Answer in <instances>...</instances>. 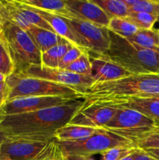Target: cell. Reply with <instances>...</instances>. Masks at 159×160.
Instances as JSON below:
<instances>
[{
    "label": "cell",
    "mask_w": 159,
    "mask_h": 160,
    "mask_svg": "<svg viewBox=\"0 0 159 160\" xmlns=\"http://www.w3.org/2000/svg\"><path fill=\"white\" fill-rule=\"evenodd\" d=\"M156 50H157V51L159 52V47H157V49H156Z\"/></svg>",
    "instance_id": "obj_44"
},
{
    "label": "cell",
    "mask_w": 159,
    "mask_h": 160,
    "mask_svg": "<svg viewBox=\"0 0 159 160\" xmlns=\"http://www.w3.org/2000/svg\"><path fill=\"white\" fill-rule=\"evenodd\" d=\"M67 160H95L92 156H82V155H72L65 156Z\"/></svg>",
    "instance_id": "obj_34"
},
{
    "label": "cell",
    "mask_w": 159,
    "mask_h": 160,
    "mask_svg": "<svg viewBox=\"0 0 159 160\" xmlns=\"http://www.w3.org/2000/svg\"><path fill=\"white\" fill-rule=\"evenodd\" d=\"M104 129L133 142L143 134L157 129L154 123L134 109L120 107Z\"/></svg>",
    "instance_id": "obj_6"
},
{
    "label": "cell",
    "mask_w": 159,
    "mask_h": 160,
    "mask_svg": "<svg viewBox=\"0 0 159 160\" xmlns=\"http://www.w3.org/2000/svg\"><path fill=\"white\" fill-rule=\"evenodd\" d=\"M110 19L125 18L129 15V9L124 0H93Z\"/></svg>",
    "instance_id": "obj_21"
},
{
    "label": "cell",
    "mask_w": 159,
    "mask_h": 160,
    "mask_svg": "<svg viewBox=\"0 0 159 160\" xmlns=\"http://www.w3.org/2000/svg\"><path fill=\"white\" fill-rule=\"evenodd\" d=\"M125 18L133 23L139 30H152L158 18L153 14L143 12H129Z\"/></svg>",
    "instance_id": "obj_24"
},
{
    "label": "cell",
    "mask_w": 159,
    "mask_h": 160,
    "mask_svg": "<svg viewBox=\"0 0 159 160\" xmlns=\"http://www.w3.org/2000/svg\"><path fill=\"white\" fill-rule=\"evenodd\" d=\"M135 160H156L154 158L150 156L147 153L145 152L143 150L140 149L139 150L138 153H137V156L136 157Z\"/></svg>",
    "instance_id": "obj_35"
},
{
    "label": "cell",
    "mask_w": 159,
    "mask_h": 160,
    "mask_svg": "<svg viewBox=\"0 0 159 160\" xmlns=\"http://www.w3.org/2000/svg\"><path fill=\"white\" fill-rule=\"evenodd\" d=\"M0 146H1V145H0ZM0 160H8V159L7 158L4 157V156L1 154V152H0Z\"/></svg>",
    "instance_id": "obj_42"
},
{
    "label": "cell",
    "mask_w": 159,
    "mask_h": 160,
    "mask_svg": "<svg viewBox=\"0 0 159 160\" xmlns=\"http://www.w3.org/2000/svg\"><path fill=\"white\" fill-rule=\"evenodd\" d=\"M159 95V75L130 74L125 78L90 86L83 95L82 107L102 100Z\"/></svg>",
    "instance_id": "obj_2"
},
{
    "label": "cell",
    "mask_w": 159,
    "mask_h": 160,
    "mask_svg": "<svg viewBox=\"0 0 159 160\" xmlns=\"http://www.w3.org/2000/svg\"><path fill=\"white\" fill-rule=\"evenodd\" d=\"M154 34H155V41L157 47H159V29H154Z\"/></svg>",
    "instance_id": "obj_39"
},
{
    "label": "cell",
    "mask_w": 159,
    "mask_h": 160,
    "mask_svg": "<svg viewBox=\"0 0 159 160\" xmlns=\"http://www.w3.org/2000/svg\"><path fill=\"white\" fill-rule=\"evenodd\" d=\"M6 77L4 76L3 74H2V73H0V84L4 82V81H6Z\"/></svg>",
    "instance_id": "obj_40"
},
{
    "label": "cell",
    "mask_w": 159,
    "mask_h": 160,
    "mask_svg": "<svg viewBox=\"0 0 159 160\" xmlns=\"http://www.w3.org/2000/svg\"><path fill=\"white\" fill-rule=\"evenodd\" d=\"M27 6L31 8L32 10H34V12H37V14H39L51 27V28H52V30L55 34H57L60 37L63 38L64 39L70 42L73 45L84 48L81 42H80L78 38L75 35V34L72 31L71 28L69 26L66 19L59 17V16L55 15L53 13H50V12L36 9L34 7H31V6Z\"/></svg>",
    "instance_id": "obj_16"
},
{
    "label": "cell",
    "mask_w": 159,
    "mask_h": 160,
    "mask_svg": "<svg viewBox=\"0 0 159 160\" xmlns=\"http://www.w3.org/2000/svg\"><path fill=\"white\" fill-rule=\"evenodd\" d=\"M133 143L140 149L159 148V129H155L149 133L137 138Z\"/></svg>",
    "instance_id": "obj_30"
},
{
    "label": "cell",
    "mask_w": 159,
    "mask_h": 160,
    "mask_svg": "<svg viewBox=\"0 0 159 160\" xmlns=\"http://www.w3.org/2000/svg\"><path fill=\"white\" fill-rule=\"evenodd\" d=\"M23 4L53 13L65 19H76L62 0H21Z\"/></svg>",
    "instance_id": "obj_19"
},
{
    "label": "cell",
    "mask_w": 159,
    "mask_h": 160,
    "mask_svg": "<svg viewBox=\"0 0 159 160\" xmlns=\"http://www.w3.org/2000/svg\"><path fill=\"white\" fill-rule=\"evenodd\" d=\"M42 160H67L59 142L55 139L51 143V149L46 157Z\"/></svg>",
    "instance_id": "obj_32"
},
{
    "label": "cell",
    "mask_w": 159,
    "mask_h": 160,
    "mask_svg": "<svg viewBox=\"0 0 159 160\" xmlns=\"http://www.w3.org/2000/svg\"><path fill=\"white\" fill-rule=\"evenodd\" d=\"M70 42H63L41 53V66L49 68L59 69V64L64 55L73 46Z\"/></svg>",
    "instance_id": "obj_20"
},
{
    "label": "cell",
    "mask_w": 159,
    "mask_h": 160,
    "mask_svg": "<svg viewBox=\"0 0 159 160\" xmlns=\"http://www.w3.org/2000/svg\"><path fill=\"white\" fill-rule=\"evenodd\" d=\"M84 102L83 98H78L67 104L34 112L0 117V129L9 138L55 140V131L70 123Z\"/></svg>",
    "instance_id": "obj_1"
},
{
    "label": "cell",
    "mask_w": 159,
    "mask_h": 160,
    "mask_svg": "<svg viewBox=\"0 0 159 160\" xmlns=\"http://www.w3.org/2000/svg\"><path fill=\"white\" fill-rule=\"evenodd\" d=\"M137 148H138L137 145L132 143L129 145L114 147L100 155L101 156V160H121L133 152Z\"/></svg>",
    "instance_id": "obj_29"
},
{
    "label": "cell",
    "mask_w": 159,
    "mask_h": 160,
    "mask_svg": "<svg viewBox=\"0 0 159 160\" xmlns=\"http://www.w3.org/2000/svg\"><path fill=\"white\" fill-rule=\"evenodd\" d=\"M143 151L154 159L159 160V148H150V149H145Z\"/></svg>",
    "instance_id": "obj_36"
},
{
    "label": "cell",
    "mask_w": 159,
    "mask_h": 160,
    "mask_svg": "<svg viewBox=\"0 0 159 160\" xmlns=\"http://www.w3.org/2000/svg\"><path fill=\"white\" fill-rule=\"evenodd\" d=\"M129 12H143L153 14L158 18L159 0H124Z\"/></svg>",
    "instance_id": "obj_23"
},
{
    "label": "cell",
    "mask_w": 159,
    "mask_h": 160,
    "mask_svg": "<svg viewBox=\"0 0 159 160\" xmlns=\"http://www.w3.org/2000/svg\"><path fill=\"white\" fill-rule=\"evenodd\" d=\"M2 34V23L0 21V36Z\"/></svg>",
    "instance_id": "obj_41"
},
{
    "label": "cell",
    "mask_w": 159,
    "mask_h": 160,
    "mask_svg": "<svg viewBox=\"0 0 159 160\" xmlns=\"http://www.w3.org/2000/svg\"><path fill=\"white\" fill-rule=\"evenodd\" d=\"M109 38L110 45L103 59L120 66L131 74L159 75L157 50L139 46L110 31Z\"/></svg>",
    "instance_id": "obj_3"
},
{
    "label": "cell",
    "mask_w": 159,
    "mask_h": 160,
    "mask_svg": "<svg viewBox=\"0 0 159 160\" xmlns=\"http://www.w3.org/2000/svg\"><path fill=\"white\" fill-rule=\"evenodd\" d=\"M52 141L7 138L0 146V152L9 160H42L49 152Z\"/></svg>",
    "instance_id": "obj_9"
},
{
    "label": "cell",
    "mask_w": 159,
    "mask_h": 160,
    "mask_svg": "<svg viewBox=\"0 0 159 160\" xmlns=\"http://www.w3.org/2000/svg\"><path fill=\"white\" fill-rule=\"evenodd\" d=\"M26 31L41 53L67 41L53 31L34 25H31Z\"/></svg>",
    "instance_id": "obj_17"
},
{
    "label": "cell",
    "mask_w": 159,
    "mask_h": 160,
    "mask_svg": "<svg viewBox=\"0 0 159 160\" xmlns=\"http://www.w3.org/2000/svg\"><path fill=\"white\" fill-rule=\"evenodd\" d=\"M2 35L15 66L14 73H23L31 66L41 65V53L26 31L12 23L4 22Z\"/></svg>",
    "instance_id": "obj_5"
},
{
    "label": "cell",
    "mask_w": 159,
    "mask_h": 160,
    "mask_svg": "<svg viewBox=\"0 0 159 160\" xmlns=\"http://www.w3.org/2000/svg\"><path fill=\"white\" fill-rule=\"evenodd\" d=\"M107 28L112 32L126 38H129L139 31L133 23L129 21L126 18L121 17L110 19Z\"/></svg>",
    "instance_id": "obj_22"
},
{
    "label": "cell",
    "mask_w": 159,
    "mask_h": 160,
    "mask_svg": "<svg viewBox=\"0 0 159 160\" xmlns=\"http://www.w3.org/2000/svg\"><path fill=\"white\" fill-rule=\"evenodd\" d=\"M86 51L87 50H85L84 48H82L80 47H78L76 45H73L68 50V52L64 55L63 57L60 60L59 64V69L65 68L66 66L70 65V63L76 60L78 58L80 57L83 55V53Z\"/></svg>",
    "instance_id": "obj_31"
},
{
    "label": "cell",
    "mask_w": 159,
    "mask_h": 160,
    "mask_svg": "<svg viewBox=\"0 0 159 160\" xmlns=\"http://www.w3.org/2000/svg\"><path fill=\"white\" fill-rule=\"evenodd\" d=\"M127 39L132 43L143 48L154 50L157 48V45H156L154 29L139 30L134 35Z\"/></svg>",
    "instance_id": "obj_28"
},
{
    "label": "cell",
    "mask_w": 159,
    "mask_h": 160,
    "mask_svg": "<svg viewBox=\"0 0 159 160\" xmlns=\"http://www.w3.org/2000/svg\"><path fill=\"white\" fill-rule=\"evenodd\" d=\"M139 150H140V148H137V149L136 150V151H134L133 152H132L131 154H129V156H126V157L123 158V159H122L121 160H135Z\"/></svg>",
    "instance_id": "obj_37"
},
{
    "label": "cell",
    "mask_w": 159,
    "mask_h": 160,
    "mask_svg": "<svg viewBox=\"0 0 159 160\" xmlns=\"http://www.w3.org/2000/svg\"><path fill=\"white\" fill-rule=\"evenodd\" d=\"M15 71V66L4 37L0 36V73L6 78Z\"/></svg>",
    "instance_id": "obj_25"
},
{
    "label": "cell",
    "mask_w": 159,
    "mask_h": 160,
    "mask_svg": "<svg viewBox=\"0 0 159 160\" xmlns=\"http://www.w3.org/2000/svg\"><path fill=\"white\" fill-rule=\"evenodd\" d=\"M82 98L65 96H31L7 101L0 112V117L34 112L41 109L65 105Z\"/></svg>",
    "instance_id": "obj_11"
},
{
    "label": "cell",
    "mask_w": 159,
    "mask_h": 160,
    "mask_svg": "<svg viewBox=\"0 0 159 160\" xmlns=\"http://www.w3.org/2000/svg\"><path fill=\"white\" fill-rule=\"evenodd\" d=\"M59 143L65 156L72 155L93 156L95 154H101L114 147L129 145L133 142L104 129L85 139Z\"/></svg>",
    "instance_id": "obj_7"
},
{
    "label": "cell",
    "mask_w": 159,
    "mask_h": 160,
    "mask_svg": "<svg viewBox=\"0 0 159 160\" xmlns=\"http://www.w3.org/2000/svg\"><path fill=\"white\" fill-rule=\"evenodd\" d=\"M97 104L111 105L137 110L151 119L154 123L156 128L159 129V98L154 97H128L118 99L98 101L88 106Z\"/></svg>",
    "instance_id": "obj_13"
},
{
    "label": "cell",
    "mask_w": 159,
    "mask_h": 160,
    "mask_svg": "<svg viewBox=\"0 0 159 160\" xmlns=\"http://www.w3.org/2000/svg\"><path fill=\"white\" fill-rule=\"evenodd\" d=\"M6 83L9 88L8 101L14 98L31 96L82 98L80 92L76 89L46 80L31 78L20 73H13L7 77Z\"/></svg>",
    "instance_id": "obj_4"
},
{
    "label": "cell",
    "mask_w": 159,
    "mask_h": 160,
    "mask_svg": "<svg viewBox=\"0 0 159 160\" xmlns=\"http://www.w3.org/2000/svg\"><path fill=\"white\" fill-rule=\"evenodd\" d=\"M20 73L31 78L46 80L56 84L68 86L80 92L82 98L86 91L94 84V81L90 77L76 74L63 69L49 68L41 65L31 66L23 73Z\"/></svg>",
    "instance_id": "obj_10"
},
{
    "label": "cell",
    "mask_w": 159,
    "mask_h": 160,
    "mask_svg": "<svg viewBox=\"0 0 159 160\" xmlns=\"http://www.w3.org/2000/svg\"><path fill=\"white\" fill-rule=\"evenodd\" d=\"M103 130L104 128H88L67 123L66 125L62 127L55 131V139L59 142L82 140L98 134Z\"/></svg>",
    "instance_id": "obj_18"
},
{
    "label": "cell",
    "mask_w": 159,
    "mask_h": 160,
    "mask_svg": "<svg viewBox=\"0 0 159 160\" xmlns=\"http://www.w3.org/2000/svg\"><path fill=\"white\" fill-rule=\"evenodd\" d=\"M63 70L79 75L90 77L91 75V62L88 52L86 51L76 60L66 66Z\"/></svg>",
    "instance_id": "obj_27"
},
{
    "label": "cell",
    "mask_w": 159,
    "mask_h": 160,
    "mask_svg": "<svg viewBox=\"0 0 159 160\" xmlns=\"http://www.w3.org/2000/svg\"><path fill=\"white\" fill-rule=\"evenodd\" d=\"M14 1H15V3L18 6L19 9H20L21 14L27 20L30 24L34 25V26L39 27V28H44L45 30L54 32L51 27L39 14H37V12L32 10L31 8L23 4V2H21V1H19V0H14Z\"/></svg>",
    "instance_id": "obj_26"
},
{
    "label": "cell",
    "mask_w": 159,
    "mask_h": 160,
    "mask_svg": "<svg viewBox=\"0 0 159 160\" xmlns=\"http://www.w3.org/2000/svg\"><path fill=\"white\" fill-rule=\"evenodd\" d=\"M90 57L91 75L94 84L115 81L129 76L131 73L120 66L100 57Z\"/></svg>",
    "instance_id": "obj_15"
},
{
    "label": "cell",
    "mask_w": 159,
    "mask_h": 160,
    "mask_svg": "<svg viewBox=\"0 0 159 160\" xmlns=\"http://www.w3.org/2000/svg\"><path fill=\"white\" fill-rule=\"evenodd\" d=\"M8 98H9V88L6 81H4L0 84V112L5 104L7 102Z\"/></svg>",
    "instance_id": "obj_33"
},
{
    "label": "cell",
    "mask_w": 159,
    "mask_h": 160,
    "mask_svg": "<svg viewBox=\"0 0 159 160\" xmlns=\"http://www.w3.org/2000/svg\"><path fill=\"white\" fill-rule=\"evenodd\" d=\"M70 28L78 38L84 49L92 57L104 58L110 45L107 28L79 19H66Z\"/></svg>",
    "instance_id": "obj_8"
},
{
    "label": "cell",
    "mask_w": 159,
    "mask_h": 160,
    "mask_svg": "<svg viewBox=\"0 0 159 160\" xmlns=\"http://www.w3.org/2000/svg\"><path fill=\"white\" fill-rule=\"evenodd\" d=\"M119 108L111 105H90L81 108L69 123L88 128H103L113 118Z\"/></svg>",
    "instance_id": "obj_12"
},
{
    "label": "cell",
    "mask_w": 159,
    "mask_h": 160,
    "mask_svg": "<svg viewBox=\"0 0 159 160\" xmlns=\"http://www.w3.org/2000/svg\"><path fill=\"white\" fill-rule=\"evenodd\" d=\"M6 138H7V136H6V134H5V133L3 132L1 129H0V145H2L3 142L6 140Z\"/></svg>",
    "instance_id": "obj_38"
},
{
    "label": "cell",
    "mask_w": 159,
    "mask_h": 160,
    "mask_svg": "<svg viewBox=\"0 0 159 160\" xmlns=\"http://www.w3.org/2000/svg\"><path fill=\"white\" fill-rule=\"evenodd\" d=\"M144 97H154V98H159V95H150V96H144Z\"/></svg>",
    "instance_id": "obj_43"
},
{
    "label": "cell",
    "mask_w": 159,
    "mask_h": 160,
    "mask_svg": "<svg viewBox=\"0 0 159 160\" xmlns=\"http://www.w3.org/2000/svg\"><path fill=\"white\" fill-rule=\"evenodd\" d=\"M68 9L76 19L90 22L100 27L108 28L110 18L93 1L66 0Z\"/></svg>",
    "instance_id": "obj_14"
}]
</instances>
